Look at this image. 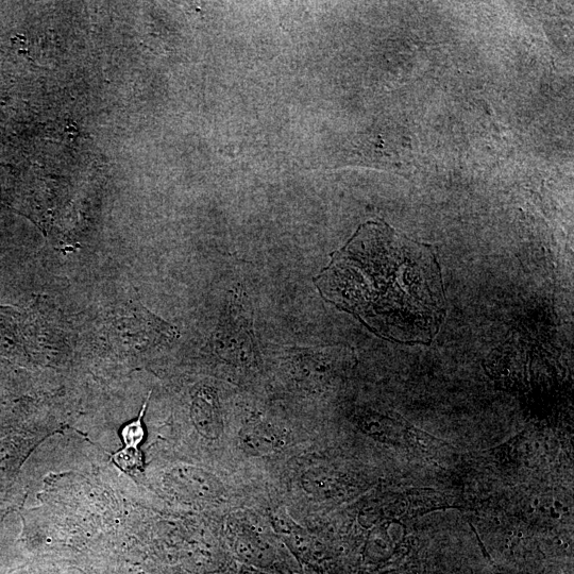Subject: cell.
<instances>
[{"label":"cell","mask_w":574,"mask_h":574,"mask_svg":"<svg viewBox=\"0 0 574 574\" xmlns=\"http://www.w3.org/2000/svg\"><path fill=\"white\" fill-rule=\"evenodd\" d=\"M320 295L381 339L430 345L447 314L442 268L430 245L383 221L359 227L314 281Z\"/></svg>","instance_id":"cell-1"},{"label":"cell","mask_w":574,"mask_h":574,"mask_svg":"<svg viewBox=\"0 0 574 574\" xmlns=\"http://www.w3.org/2000/svg\"><path fill=\"white\" fill-rule=\"evenodd\" d=\"M212 348L219 360L236 369L252 370L259 365L252 308L241 286L234 287L229 294L213 335Z\"/></svg>","instance_id":"cell-2"},{"label":"cell","mask_w":574,"mask_h":574,"mask_svg":"<svg viewBox=\"0 0 574 574\" xmlns=\"http://www.w3.org/2000/svg\"><path fill=\"white\" fill-rule=\"evenodd\" d=\"M191 413L197 431L207 440H218L223 433V419L216 394L210 387H202L197 392Z\"/></svg>","instance_id":"cell-3"},{"label":"cell","mask_w":574,"mask_h":574,"mask_svg":"<svg viewBox=\"0 0 574 574\" xmlns=\"http://www.w3.org/2000/svg\"><path fill=\"white\" fill-rule=\"evenodd\" d=\"M241 441L244 450L252 455H264L279 447V436L272 427L265 424H255L244 429Z\"/></svg>","instance_id":"cell-4"},{"label":"cell","mask_w":574,"mask_h":574,"mask_svg":"<svg viewBox=\"0 0 574 574\" xmlns=\"http://www.w3.org/2000/svg\"><path fill=\"white\" fill-rule=\"evenodd\" d=\"M148 399L145 401V403L143 405V409H142L138 419L131 421L130 424L125 426L123 431H122L123 441H124L126 447H128V448L139 449V446L141 445V443L144 440L145 429H144V425H143V418H144V413H145L146 408H147Z\"/></svg>","instance_id":"cell-5"},{"label":"cell","mask_w":574,"mask_h":574,"mask_svg":"<svg viewBox=\"0 0 574 574\" xmlns=\"http://www.w3.org/2000/svg\"><path fill=\"white\" fill-rule=\"evenodd\" d=\"M114 463L124 471L133 474L141 471L143 467V454L137 448H128L118 451L113 457Z\"/></svg>","instance_id":"cell-6"}]
</instances>
